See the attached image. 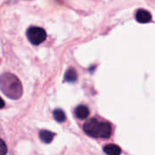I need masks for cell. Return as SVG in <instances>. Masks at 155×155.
Masks as SVG:
<instances>
[{
  "label": "cell",
  "mask_w": 155,
  "mask_h": 155,
  "mask_svg": "<svg viewBox=\"0 0 155 155\" xmlns=\"http://www.w3.org/2000/svg\"><path fill=\"white\" fill-rule=\"evenodd\" d=\"M0 89L8 98L17 100L23 94V86L20 80L13 74L5 73L0 76Z\"/></svg>",
  "instance_id": "obj_1"
},
{
  "label": "cell",
  "mask_w": 155,
  "mask_h": 155,
  "mask_svg": "<svg viewBox=\"0 0 155 155\" xmlns=\"http://www.w3.org/2000/svg\"><path fill=\"white\" fill-rule=\"evenodd\" d=\"M84 131L91 137L108 139L112 135V125L108 122H100L93 118L84 124Z\"/></svg>",
  "instance_id": "obj_2"
},
{
  "label": "cell",
  "mask_w": 155,
  "mask_h": 155,
  "mask_svg": "<svg viewBox=\"0 0 155 155\" xmlns=\"http://www.w3.org/2000/svg\"><path fill=\"white\" fill-rule=\"evenodd\" d=\"M27 39L35 45L42 44L46 39V32L44 28L39 26H31L26 31Z\"/></svg>",
  "instance_id": "obj_3"
},
{
  "label": "cell",
  "mask_w": 155,
  "mask_h": 155,
  "mask_svg": "<svg viewBox=\"0 0 155 155\" xmlns=\"http://www.w3.org/2000/svg\"><path fill=\"white\" fill-rule=\"evenodd\" d=\"M151 19H152V15H151L150 12H148V11H146V10L140 9V10H138V12L136 13V20H137L139 23L145 24V23L150 22Z\"/></svg>",
  "instance_id": "obj_4"
},
{
  "label": "cell",
  "mask_w": 155,
  "mask_h": 155,
  "mask_svg": "<svg viewBox=\"0 0 155 155\" xmlns=\"http://www.w3.org/2000/svg\"><path fill=\"white\" fill-rule=\"evenodd\" d=\"M89 114H90V111H89L88 107L85 105H83V104L78 105L74 110V114L78 119H82V120L85 119L89 116Z\"/></svg>",
  "instance_id": "obj_5"
},
{
  "label": "cell",
  "mask_w": 155,
  "mask_h": 155,
  "mask_svg": "<svg viewBox=\"0 0 155 155\" xmlns=\"http://www.w3.org/2000/svg\"><path fill=\"white\" fill-rule=\"evenodd\" d=\"M104 152L107 155H120L122 153V150L118 145L111 143L104 147Z\"/></svg>",
  "instance_id": "obj_6"
},
{
  "label": "cell",
  "mask_w": 155,
  "mask_h": 155,
  "mask_svg": "<svg viewBox=\"0 0 155 155\" xmlns=\"http://www.w3.org/2000/svg\"><path fill=\"white\" fill-rule=\"evenodd\" d=\"M39 137L41 139V141L45 143H50L54 137V134L50 132V131H47V130H42L40 133H39Z\"/></svg>",
  "instance_id": "obj_7"
},
{
  "label": "cell",
  "mask_w": 155,
  "mask_h": 155,
  "mask_svg": "<svg viewBox=\"0 0 155 155\" xmlns=\"http://www.w3.org/2000/svg\"><path fill=\"white\" fill-rule=\"evenodd\" d=\"M77 80V73L74 68H69L64 74V81L67 83H74Z\"/></svg>",
  "instance_id": "obj_8"
},
{
  "label": "cell",
  "mask_w": 155,
  "mask_h": 155,
  "mask_svg": "<svg viewBox=\"0 0 155 155\" xmlns=\"http://www.w3.org/2000/svg\"><path fill=\"white\" fill-rule=\"evenodd\" d=\"M54 118L56 122L58 123H63L65 121V114L62 109H55L53 113Z\"/></svg>",
  "instance_id": "obj_9"
},
{
  "label": "cell",
  "mask_w": 155,
  "mask_h": 155,
  "mask_svg": "<svg viewBox=\"0 0 155 155\" xmlns=\"http://www.w3.org/2000/svg\"><path fill=\"white\" fill-rule=\"evenodd\" d=\"M7 153V146L5 143L0 139V155H6Z\"/></svg>",
  "instance_id": "obj_10"
},
{
  "label": "cell",
  "mask_w": 155,
  "mask_h": 155,
  "mask_svg": "<svg viewBox=\"0 0 155 155\" xmlns=\"http://www.w3.org/2000/svg\"><path fill=\"white\" fill-rule=\"evenodd\" d=\"M4 106H5V102H4V100L0 97V109H2Z\"/></svg>",
  "instance_id": "obj_11"
}]
</instances>
